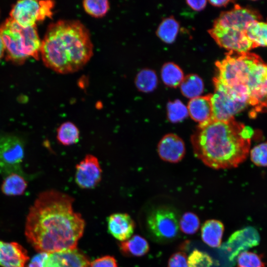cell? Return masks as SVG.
<instances>
[{
    "instance_id": "cell-18",
    "label": "cell",
    "mask_w": 267,
    "mask_h": 267,
    "mask_svg": "<svg viewBox=\"0 0 267 267\" xmlns=\"http://www.w3.org/2000/svg\"><path fill=\"white\" fill-rule=\"evenodd\" d=\"M211 97L209 94L190 99L187 108L192 120L201 124L213 119Z\"/></svg>"
},
{
    "instance_id": "cell-19",
    "label": "cell",
    "mask_w": 267,
    "mask_h": 267,
    "mask_svg": "<svg viewBox=\"0 0 267 267\" xmlns=\"http://www.w3.org/2000/svg\"><path fill=\"white\" fill-rule=\"evenodd\" d=\"M224 226L222 222L216 220L206 221L201 227V238L207 245L217 248L221 246Z\"/></svg>"
},
{
    "instance_id": "cell-31",
    "label": "cell",
    "mask_w": 267,
    "mask_h": 267,
    "mask_svg": "<svg viewBox=\"0 0 267 267\" xmlns=\"http://www.w3.org/2000/svg\"><path fill=\"white\" fill-rule=\"evenodd\" d=\"M213 263L208 254L198 250H193L187 258L188 267H211Z\"/></svg>"
},
{
    "instance_id": "cell-13",
    "label": "cell",
    "mask_w": 267,
    "mask_h": 267,
    "mask_svg": "<svg viewBox=\"0 0 267 267\" xmlns=\"http://www.w3.org/2000/svg\"><path fill=\"white\" fill-rule=\"evenodd\" d=\"M89 262L77 248L46 253L41 267H89Z\"/></svg>"
},
{
    "instance_id": "cell-7",
    "label": "cell",
    "mask_w": 267,
    "mask_h": 267,
    "mask_svg": "<svg viewBox=\"0 0 267 267\" xmlns=\"http://www.w3.org/2000/svg\"><path fill=\"white\" fill-rule=\"evenodd\" d=\"M54 2L51 0H20L12 6L10 18L23 27L36 26L38 22L51 17Z\"/></svg>"
},
{
    "instance_id": "cell-25",
    "label": "cell",
    "mask_w": 267,
    "mask_h": 267,
    "mask_svg": "<svg viewBox=\"0 0 267 267\" xmlns=\"http://www.w3.org/2000/svg\"><path fill=\"white\" fill-rule=\"evenodd\" d=\"M179 28V23L173 16L163 20L156 31L157 36L164 42L172 44L176 40Z\"/></svg>"
},
{
    "instance_id": "cell-14",
    "label": "cell",
    "mask_w": 267,
    "mask_h": 267,
    "mask_svg": "<svg viewBox=\"0 0 267 267\" xmlns=\"http://www.w3.org/2000/svg\"><path fill=\"white\" fill-rule=\"evenodd\" d=\"M157 151L160 158L163 161L178 163L185 155V144L179 136L170 133L165 135L159 141Z\"/></svg>"
},
{
    "instance_id": "cell-30",
    "label": "cell",
    "mask_w": 267,
    "mask_h": 267,
    "mask_svg": "<svg viewBox=\"0 0 267 267\" xmlns=\"http://www.w3.org/2000/svg\"><path fill=\"white\" fill-rule=\"evenodd\" d=\"M200 221L198 216L191 212L185 213L179 221V227L185 234H193L198 230Z\"/></svg>"
},
{
    "instance_id": "cell-9",
    "label": "cell",
    "mask_w": 267,
    "mask_h": 267,
    "mask_svg": "<svg viewBox=\"0 0 267 267\" xmlns=\"http://www.w3.org/2000/svg\"><path fill=\"white\" fill-rule=\"evenodd\" d=\"M213 80L215 92L211 97L213 119L221 121L234 119V116L243 111L248 105L235 98L215 78Z\"/></svg>"
},
{
    "instance_id": "cell-37",
    "label": "cell",
    "mask_w": 267,
    "mask_h": 267,
    "mask_svg": "<svg viewBox=\"0 0 267 267\" xmlns=\"http://www.w3.org/2000/svg\"><path fill=\"white\" fill-rule=\"evenodd\" d=\"M45 254L46 253L40 252L34 256L32 258L28 267H41L42 263Z\"/></svg>"
},
{
    "instance_id": "cell-12",
    "label": "cell",
    "mask_w": 267,
    "mask_h": 267,
    "mask_svg": "<svg viewBox=\"0 0 267 267\" xmlns=\"http://www.w3.org/2000/svg\"><path fill=\"white\" fill-rule=\"evenodd\" d=\"M261 19V15L256 10L235 4L231 10L222 12L214 25L245 32L251 23Z\"/></svg>"
},
{
    "instance_id": "cell-36",
    "label": "cell",
    "mask_w": 267,
    "mask_h": 267,
    "mask_svg": "<svg viewBox=\"0 0 267 267\" xmlns=\"http://www.w3.org/2000/svg\"><path fill=\"white\" fill-rule=\"evenodd\" d=\"M187 4L193 9L200 11L205 8L206 5V0H187Z\"/></svg>"
},
{
    "instance_id": "cell-2",
    "label": "cell",
    "mask_w": 267,
    "mask_h": 267,
    "mask_svg": "<svg viewBox=\"0 0 267 267\" xmlns=\"http://www.w3.org/2000/svg\"><path fill=\"white\" fill-rule=\"evenodd\" d=\"M252 128L234 119H212L199 124L191 135L194 153L214 169L234 168L244 161L250 150Z\"/></svg>"
},
{
    "instance_id": "cell-16",
    "label": "cell",
    "mask_w": 267,
    "mask_h": 267,
    "mask_svg": "<svg viewBox=\"0 0 267 267\" xmlns=\"http://www.w3.org/2000/svg\"><path fill=\"white\" fill-rule=\"evenodd\" d=\"M28 259L27 251L19 244L0 240V266L24 267Z\"/></svg>"
},
{
    "instance_id": "cell-34",
    "label": "cell",
    "mask_w": 267,
    "mask_h": 267,
    "mask_svg": "<svg viewBox=\"0 0 267 267\" xmlns=\"http://www.w3.org/2000/svg\"><path fill=\"white\" fill-rule=\"evenodd\" d=\"M168 267H188L186 254L182 251L173 254L169 260Z\"/></svg>"
},
{
    "instance_id": "cell-38",
    "label": "cell",
    "mask_w": 267,
    "mask_h": 267,
    "mask_svg": "<svg viewBox=\"0 0 267 267\" xmlns=\"http://www.w3.org/2000/svg\"><path fill=\"white\" fill-rule=\"evenodd\" d=\"M230 0H209V2L213 5L215 6L221 7L226 6L231 2Z\"/></svg>"
},
{
    "instance_id": "cell-17",
    "label": "cell",
    "mask_w": 267,
    "mask_h": 267,
    "mask_svg": "<svg viewBox=\"0 0 267 267\" xmlns=\"http://www.w3.org/2000/svg\"><path fill=\"white\" fill-rule=\"evenodd\" d=\"M107 223L109 232L121 242L129 239L134 230V222L127 213L112 214L108 217Z\"/></svg>"
},
{
    "instance_id": "cell-5",
    "label": "cell",
    "mask_w": 267,
    "mask_h": 267,
    "mask_svg": "<svg viewBox=\"0 0 267 267\" xmlns=\"http://www.w3.org/2000/svg\"><path fill=\"white\" fill-rule=\"evenodd\" d=\"M259 56L254 53L229 51L222 60L216 62L218 76L215 77L226 86L247 87L252 67Z\"/></svg>"
},
{
    "instance_id": "cell-29",
    "label": "cell",
    "mask_w": 267,
    "mask_h": 267,
    "mask_svg": "<svg viewBox=\"0 0 267 267\" xmlns=\"http://www.w3.org/2000/svg\"><path fill=\"white\" fill-rule=\"evenodd\" d=\"M167 110L168 119L173 123L183 121L188 115L187 107L179 99L169 101L167 105Z\"/></svg>"
},
{
    "instance_id": "cell-3",
    "label": "cell",
    "mask_w": 267,
    "mask_h": 267,
    "mask_svg": "<svg viewBox=\"0 0 267 267\" xmlns=\"http://www.w3.org/2000/svg\"><path fill=\"white\" fill-rule=\"evenodd\" d=\"M93 52L90 33L81 22L60 20L48 26L42 41L40 56L46 67L67 74L84 67Z\"/></svg>"
},
{
    "instance_id": "cell-11",
    "label": "cell",
    "mask_w": 267,
    "mask_h": 267,
    "mask_svg": "<svg viewBox=\"0 0 267 267\" xmlns=\"http://www.w3.org/2000/svg\"><path fill=\"white\" fill-rule=\"evenodd\" d=\"M102 171L98 158L87 154L75 167V181L84 189L96 187L102 179Z\"/></svg>"
},
{
    "instance_id": "cell-6",
    "label": "cell",
    "mask_w": 267,
    "mask_h": 267,
    "mask_svg": "<svg viewBox=\"0 0 267 267\" xmlns=\"http://www.w3.org/2000/svg\"><path fill=\"white\" fill-rule=\"evenodd\" d=\"M146 222L148 232L157 241H171L178 234V215L170 206H159L153 209L147 216Z\"/></svg>"
},
{
    "instance_id": "cell-15",
    "label": "cell",
    "mask_w": 267,
    "mask_h": 267,
    "mask_svg": "<svg viewBox=\"0 0 267 267\" xmlns=\"http://www.w3.org/2000/svg\"><path fill=\"white\" fill-rule=\"evenodd\" d=\"M259 240L257 231L248 227L233 233L225 244V249L230 253V259L232 260L241 251L257 245Z\"/></svg>"
},
{
    "instance_id": "cell-20",
    "label": "cell",
    "mask_w": 267,
    "mask_h": 267,
    "mask_svg": "<svg viewBox=\"0 0 267 267\" xmlns=\"http://www.w3.org/2000/svg\"><path fill=\"white\" fill-rule=\"evenodd\" d=\"M119 247L124 254L132 257L143 256L149 250L148 242L139 235L132 236L128 240L121 242Z\"/></svg>"
},
{
    "instance_id": "cell-32",
    "label": "cell",
    "mask_w": 267,
    "mask_h": 267,
    "mask_svg": "<svg viewBox=\"0 0 267 267\" xmlns=\"http://www.w3.org/2000/svg\"><path fill=\"white\" fill-rule=\"evenodd\" d=\"M252 162L258 166H267V142L255 146L250 152Z\"/></svg>"
},
{
    "instance_id": "cell-1",
    "label": "cell",
    "mask_w": 267,
    "mask_h": 267,
    "mask_svg": "<svg viewBox=\"0 0 267 267\" xmlns=\"http://www.w3.org/2000/svg\"><path fill=\"white\" fill-rule=\"evenodd\" d=\"M74 201L56 190L39 194L29 209L25 227L28 241L37 251L52 253L76 248L85 222L74 211Z\"/></svg>"
},
{
    "instance_id": "cell-22",
    "label": "cell",
    "mask_w": 267,
    "mask_h": 267,
    "mask_svg": "<svg viewBox=\"0 0 267 267\" xmlns=\"http://www.w3.org/2000/svg\"><path fill=\"white\" fill-rule=\"evenodd\" d=\"M246 35L253 44V48L267 47V22L256 21L246 28Z\"/></svg>"
},
{
    "instance_id": "cell-24",
    "label": "cell",
    "mask_w": 267,
    "mask_h": 267,
    "mask_svg": "<svg viewBox=\"0 0 267 267\" xmlns=\"http://www.w3.org/2000/svg\"><path fill=\"white\" fill-rule=\"evenodd\" d=\"M182 94L192 99L200 96L203 91L204 83L202 79L196 74H189L184 77L180 84Z\"/></svg>"
},
{
    "instance_id": "cell-28",
    "label": "cell",
    "mask_w": 267,
    "mask_h": 267,
    "mask_svg": "<svg viewBox=\"0 0 267 267\" xmlns=\"http://www.w3.org/2000/svg\"><path fill=\"white\" fill-rule=\"evenodd\" d=\"M85 11L94 18L105 16L110 8V3L106 0H85L83 1Z\"/></svg>"
},
{
    "instance_id": "cell-10",
    "label": "cell",
    "mask_w": 267,
    "mask_h": 267,
    "mask_svg": "<svg viewBox=\"0 0 267 267\" xmlns=\"http://www.w3.org/2000/svg\"><path fill=\"white\" fill-rule=\"evenodd\" d=\"M209 33L219 46L229 51L245 53L253 48L245 31L213 25Z\"/></svg>"
},
{
    "instance_id": "cell-39",
    "label": "cell",
    "mask_w": 267,
    "mask_h": 267,
    "mask_svg": "<svg viewBox=\"0 0 267 267\" xmlns=\"http://www.w3.org/2000/svg\"><path fill=\"white\" fill-rule=\"evenodd\" d=\"M5 51V47L2 40L0 36V60L2 57Z\"/></svg>"
},
{
    "instance_id": "cell-8",
    "label": "cell",
    "mask_w": 267,
    "mask_h": 267,
    "mask_svg": "<svg viewBox=\"0 0 267 267\" xmlns=\"http://www.w3.org/2000/svg\"><path fill=\"white\" fill-rule=\"evenodd\" d=\"M24 143L17 136L0 135V174L4 177L12 173L22 174Z\"/></svg>"
},
{
    "instance_id": "cell-33",
    "label": "cell",
    "mask_w": 267,
    "mask_h": 267,
    "mask_svg": "<svg viewBox=\"0 0 267 267\" xmlns=\"http://www.w3.org/2000/svg\"><path fill=\"white\" fill-rule=\"evenodd\" d=\"M238 267H264L260 257L252 252L243 251L238 255Z\"/></svg>"
},
{
    "instance_id": "cell-35",
    "label": "cell",
    "mask_w": 267,
    "mask_h": 267,
    "mask_svg": "<svg viewBox=\"0 0 267 267\" xmlns=\"http://www.w3.org/2000/svg\"><path fill=\"white\" fill-rule=\"evenodd\" d=\"M89 267H118V264L114 257L106 255L92 261Z\"/></svg>"
},
{
    "instance_id": "cell-4",
    "label": "cell",
    "mask_w": 267,
    "mask_h": 267,
    "mask_svg": "<svg viewBox=\"0 0 267 267\" xmlns=\"http://www.w3.org/2000/svg\"><path fill=\"white\" fill-rule=\"evenodd\" d=\"M0 36L7 60L21 64L29 57L39 59L42 41L36 26L23 27L9 17L0 26Z\"/></svg>"
},
{
    "instance_id": "cell-21",
    "label": "cell",
    "mask_w": 267,
    "mask_h": 267,
    "mask_svg": "<svg viewBox=\"0 0 267 267\" xmlns=\"http://www.w3.org/2000/svg\"><path fill=\"white\" fill-rule=\"evenodd\" d=\"M80 133L78 127L73 122L66 121L62 123L56 131V139L62 145L69 146L77 143L80 139Z\"/></svg>"
},
{
    "instance_id": "cell-27",
    "label": "cell",
    "mask_w": 267,
    "mask_h": 267,
    "mask_svg": "<svg viewBox=\"0 0 267 267\" xmlns=\"http://www.w3.org/2000/svg\"><path fill=\"white\" fill-rule=\"evenodd\" d=\"M158 79L157 75L153 70L145 68L140 70L136 75L134 84L139 91L150 92L157 87Z\"/></svg>"
},
{
    "instance_id": "cell-23",
    "label": "cell",
    "mask_w": 267,
    "mask_h": 267,
    "mask_svg": "<svg viewBox=\"0 0 267 267\" xmlns=\"http://www.w3.org/2000/svg\"><path fill=\"white\" fill-rule=\"evenodd\" d=\"M27 187V181L22 175L12 173L4 178L1 190L6 195H20L24 193Z\"/></svg>"
},
{
    "instance_id": "cell-26",
    "label": "cell",
    "mask_w": 267,
    "mask_h": 267,
    "mask_svg": "<svg viewBox=\"0 0 267 267\" xmlns=\"http://www.w3.org/2000/svg\"><path fill=\"white\" fill-rule=\"evenodd\" d=\"M161 75L163 83L166 86L172 88L180 85L184 78L182 70L173 62H168L163 65Z\"/></svg>"
}]
</instances>
